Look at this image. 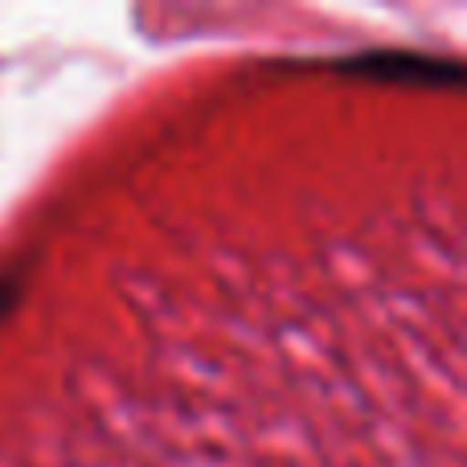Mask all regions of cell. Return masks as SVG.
<instances>
[{"label":"cell","mask_w":467,"mask_h":467,"mask_svg":"<svg viewBox=\"0 0 467 467\" xmlns=\"http://www.w3.org/2000/svg\"><path fill=\"white\" fill-rule=\"evenodd\" d=\"M345 74L378 82H406V87H460L463 66L455 57H431L414 49H365L340 62Z\"/></svg>","instance_id":"1"}]
</instances>
